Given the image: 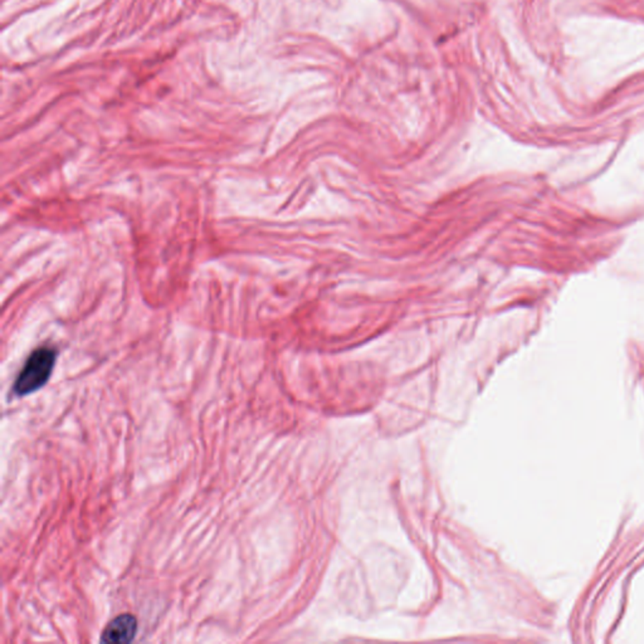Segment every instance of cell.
<instances>
[{"instance_id":"6da1fadb","label":"cell","mask_w":644,"mask_h":644,"mask_svg":"<svg viewBox=\"0 0 644 644\" xmlns=\"http://www.w3.org/2000/svg\"><path fill=\"white\" fill-rule=\"evenodd\" d=\"M57 360V350L49 346L35 349L23 365L13 385L17 397H25L44 387L52 375Z\"/></svg>"},{"instance_id":"7a4b0ae2","label":"cell","mask_w":644,"mask_h":644,"mask_svg":"<svg viewBox=\"0 0 644 644\" xmlns=\"http://www.w3.org/2000/svg\"><path fill=\"white\" fill-rule=\"evenodd\" d=\"M137 633V621L131 614L116 617L109 623L101 637V643L126 644L135 639Z\"/></svg>"}]
</instances>
